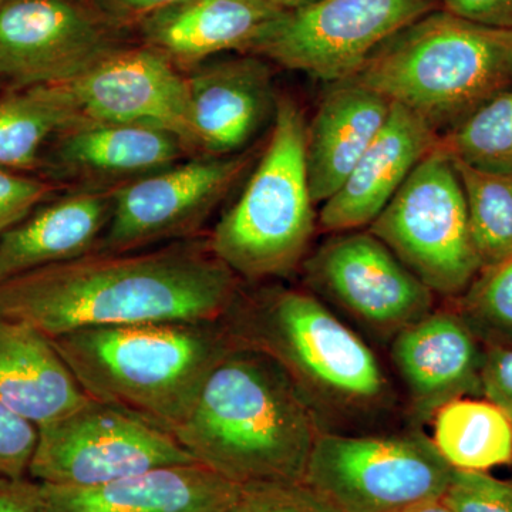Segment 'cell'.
Masks as SVG:
<instances>
[{
    "mask_svg": "<svg viewBox=\"0 0 512 512\" xmlns=\"http://www.w3.org/2000/svg\"><path fill=\"white\" fill-rule=\"evenodd\" d=\"M239 278L191 238L128 254H89L0 284V316L47 338L93 326L221 320L237 301Z\"/></svg>",
    "mask_w": 512,
    "mask_h": 512,
    "instance_id": "1",
    "label": "cell"
},
{
    "mask_svg": "<svg viewBox=\"0 0 512 512\" xmlns=\"http://www.w3.org/2000/svg\"><path fill=\"white\" fill-rule=\"evenodd\" d=\"M322 431L318 412L284 367L235 343L174 437L197 463L244 487L303 481Z\"/></svg>",
    "mask_w": 512,
    "mask_h": 512,
    "instance_id": "2",
    "label": "cell"
},
{
    "mask_svg": "<svg viewBox=\"0 0 512 512\" xmlns=\"http://www.w3.org/2000/svg\"><path fill=\"white\" fill-rule=\"evenodd\" d=\"M52 342L89 399L173 436L235 345L222 319L93 326Z\"/></svg>",
    "mask_w": 512,
    "mask_h": 512,
    "instance_id": "3",
    "label": "cell"
},
{
    "mask_svg": "<svg viewBox=\"0 0 512 512\" xmlns=\"http://www.w3.org/2000/svg\"><path fill=\"white\" fill-rule=\"evenodd\" d=\"M352 77L443 136L512 86V30L440 8L390 37Z\"/></svg>",
    "mask_w": 512,
    "mask_h": 512,
    "instance_id": "4",
    "label": "cell"
},
{
    "mask_svg": "<svg viewBox=\"0 0 512 512\" xmlns=\"http://www.w3.org/2000/svg\"><path fill=\"white\" fill-rule=\"evenodd\" d=\"M222 320L235 343L284 367L318 414L373 412L389 399L373 350L311 293L282 286L241 291Z\"/></svg>",
    "mask_w": 512,
    "mask_h": 512,
    "instance_id": "5",
    "label": "cell"
},
{
    "mask_svg": "<svg viewBox=\"0 0 512 512\" xmlns=\"http://www.w3.org/2000/svg\"><path fill=\"white\" fill-rule=\"evenodd\" d=\"M271 137L241 197L208 242L239 279L291 274L305 261L315 232V202L305 165L306 120L292 97L279 96Z\"/></svg>",
    "mask_w": 512,
    "mask_h": 512,
    "instance_id": "6",
    "label": "cell"
},
{
    "mask_svg": "<svg viewBox=\"0 0 512 512\" xmlns=\"http://www.w3.org/2000/svg\"><path fill=\"white\" fill-rule=\"evenodd\" d=\"M454 471L421 431L389 436L322 431L303 483L338 512H402L440 501Z\"/></svg>",
    "mask_w": 512,
    "mask_h": 512,
    "instance_id": "7",
    "label": "cell"
},
{
    "mask_svg": "<svg viewBox=\"0 0 512 512\" xmlns=\"http://www.w3.org/2000/svg\"><path fill=\"white\" fill-rule=\"evenodd\" d=\"M369 232L434 295H461L483 268L460 178L439 144L414 167Z\"/></svg>",
    "mask_w": 512,
    "mask_h": 512,
    "instance_id": "8",
    "label": "cell"
},
{
    "mask_svg": "<svg viewBox=\"0 0 512 512\" xmlns=\"http://www.w3.org/2000/svg\"><path fill=\"white\" fill-rule=\"evenodd\" d=\"M37 430L29 466L36 483L92 487L154 468L197 463L173 434L92 399Z\"/></svg>",
    "mask_w": 512,
    "mask_h": 512,
    "instance_id": "9",
    "label": "cell"
},
{
    "mask_svg": "<svg viewBox=\"0 0 512 512\" xmlns=\"http://www.w3.org/2000/svg\"><path fill=\"white\" fill-rule=\"evenodd\" d=\"M440 8V0H318L285 10L252 55L336 83L355 76L390 37Z\"/></svg>",
    "mask_w": 512,
    "mask_h": 512,
    "instance_id": "10",
    "label": "cell"
},
{
    "mask_svg": "<svg viewBox=\"0 0 512 512\" xmlns=\"http://www.w3.org/2000/svg\"><path fill=\"white\" fill-rule=\"evenodd\" d=\"M251 161L249 153L197 154L117 188L92 254H128L197 237Z\"/></svg>",
    "mask_w": 512,
    "mask_h": 512,
    "instance_id": "11",
    "label": "cell"
},
{
    "mask_svg": "<svg viewBox=\"0 0 512 512\" xmlns=\"http://www.w3.org/2000/svg\"><path fill=\"white\" fill-rule=\"evenodd\" d=\"M123 28L93 0H8L0 5V89L73 82L126 46Z\"/></svg>",
    "mask_w": 512,
    "mask_h": 512,
    "instance_id": "12",
    "label": "cell"
},
{
    "mask_svg": "<svg viewBox=\"0 0 512 512\" xmlns=\"http://www.w3.org/2000/svg\"><path fill=\"white\" fill-rule=\"evenodd\" d=\"M306 284L384 338L433 312L434 293L367 232H340L303 261Z\"/></svg>",
    "mask_w": 512,
    "mask_h": 512,
    "instance_id": "13",
    "label": "cell"
},
{
    "mask_svg": "<svg viewBox=\"0 0 512 512\" xmlns=\"http://www.w3.org/2000/svg\"><path fill=\"white\" fill-rule=\"evenodd\" d=\"M64 86L83 121L161 128L197 156L187 80L151 47L123 46Z\"/></svg>",
    "mask_w": 512,
    "mask_h": 512,
    "instance_id": "14",
    "label": "cell"
},
{
    "mask_svg": "<svg viewBox=\"0 0 512 512\" xmlns=\"http://www.w3.org/2000/svg\"><path fill=\"white\" fill-rule=\"evenodd\" d=\"M191 156L161 128L77 121L53 138L39 173L62 190L114 191Z\"/></svg>",
    "mask_w": 512,
    "mask_h": 512,
    "instance_id": "15",
    "label": "cell"
},
{
    "mask_svg": "<svg viewBox=\"0 0 512 512\" xmlns=\"http://www.w3.org/2000/svg\"><path fill=\"white\" fill-rule=\"evenodd\" d=\"M195 153L235 156L244 153L275 116L272 73L259 56L204 62L185 76Z\"/></svg>",
    "mask_w": 512,
    "mask_h": 512,
    "instance_id": "16",
    "label": "cell"
},
{
    "mask_svg": "<svg viewBox=\"0 0 512 512\" xmlns=\"http://www.w3.org/2000/svg\"><path fill=\"white\" fill-rule=\"evenodd\" d=\"M37 484L39 512H232L242 490L198 463L92 487Z\"/></svg>",
    "mask_w": 512,
    "mask_h": 512,
    "instance_id": "17",
    "label": "cell"
},
{
    "mask_svg": "<svg viewBox=\"0 0 512 512\" xmlns=\"http://www.w3.org/2000/svg\"><path fill=\"white\" fill-rule=\"evenodd\" d=\"M284 12L271 0H180L137 25L144 45L192 69L225 52L252 55Z\"/></svg>",
    "mask_w": 512,
    "mask_h": 512,
    "instance_id": "18",
    "label": "cell"
},
{
    "mask_svg": "<svg viewBox=\"0 0 512 512\" xmlns=\"http://www.w3.org/2000/svg\"><path fill=\"white\" fill-rule=\"evenodd\" d=\"M392 359L421 420L451 400L481 393L484 353L460 313L430 312L397 333Z\"/></svg>",
    "mask_w": 512,
    "mask_h": 512,
    "instance_id": "19",
    "label": "cell"
},
{
    "mask_svg": "<svg viewBox=\"0 0 512 512\" xmlns=\"http://www.w3.org/2000/svg\"><path fill=\"white\" fill-rule=\"evenodd\" d=\"M439 141L429 124L393 103L389 119L345 183L323 202L319 227L340 234L372 224Z\"/></svg>",
    "mask_w": 512,
    "mask_h": 512,
    "instance_id": "20",
    "label": "cell"
},
{
    "mask_svg": "<svg viewBox=\"0 0 512 512\" xmlns=\"http://www.w3.org/2000/svg\"><path fill=\"white\" fill-rule=\"evenodd\" d=\"M392 104L353 77L333 83L306 123V175L315 205L342 187L389 119Z\"/></svg>",
    "mask_w": 512,
    "mask_h": 512,
    "instance_id": "21",
    "label": "cell"
},
{
    "mask_svg": "<svg viewBox=\"0 0 512 512\" xmlns=\"http://www.w3.org/2000/svg\"><path fill=\"white\" fill-rule=\"evenodd\" d=\"M113 191L67 190L0 237V279L96 251L111 217Z\"/></svg>",
    "mask_w": 512,
    "mask_h": 512,
    "instance_id": "22",
    "label": "cell"
},
{
    "mask_svg": "<svg viewBox=\"0 0 512 512\" xmlns=\"http://www.w3.org/2000/svg\"><path fill=\"white\" fill-rule=\"evenodd\" d=\"M52 339L0 316V403L36 427L89 402Z\"/></svg>",
    "mask_w": 512,
    "mask_h": 512,
    "instance_id": "23",
    "label": "cell"
},
{
    "mask_svg": "<svg viewBox=\"0 0 512 512\" xmlns=\"http://www.w3.org/2000/svg\"><path fill=\"white\" fill-rule=\"evenodd\" d=\"M80 119L64 84L6 90L0 96V168L39 173L53 138Z\"/></svg>",
    "mask_w": 512,
    "mask_h": 512,
    "instance_id": "24",
    "label": "cell"
},
{
    "mask_svg": "<svg viewBox=\"0 0 512 512\" xmlns=\"http://www.w3.org/2000/svg\"><path fill=\"white\" fill-rule=\"evenodd\" d=\"M433 443L456 470L487 471L512 463V424L488 400H451L433 414Z\"/></svg>",
    "mask_w": 512,
    "mask_h": 512,
    "instance_id": "25",
    "label": "cell"
},
{
    "mask_svg": "<svg viewBox=\"0 0 512 512\" xmlns=\"http://www.w3.org/2000/svg\"><path fill=\"white\" fill-rule=\"evenodd\" d=\"M451 160L466 197L471 237L481 266L500 264L512 256V174L488 173Z\"/></svg>",
    "mask_w": 512,
    "mask_h": 512,
    "instance_id": "26",
    "label": "cell"
},
{
    "mask_svg": "<svg viewBox=\"0 0 512 512\" xmlns=\"http://www.w3.org/2000/svg\"><path fill=\"white\" fill-rule=\"evenodd\" d=\"M439 146L477 170L512 174V86L440 136Z\"/></svg>",
    "mask_w": 512,
    "mask_h": 512,
    "instance_id": "27",
    "label": "cell"
},
{
    "mask_svg": "<svg viewBox=\"0 0 512 512\" xmlns=\"http://www.w3.org/2000/svg\"><path fill=\"white\" fill-rule=\"evenodd\" d=\"M461 295L460 316L477 338L512 345V256L481 269Z\"/></svg>",
    "mask_w": 512,
    "mask_h": 512,
    "instance_id": "28",
    "label": "cell"
},
{
    "mask_svg": "<svg viewBox=\"0 0 512 512\" xmlns=\"http://www.w3.org/2000/svg\"><path fill=\"white\" fill-rule=\"evenodd\" d=\"M441 503L451 512H512V483L487 471H454Z\"/></svg>",
    "mask_w": 512,
    "mask_h": 512,
    "instance_id": "29",
    "label": "cell"
},
{
    "mask_svg": "<svg viewBox=\"0 0 512 512\" xmlns=\"http://www.w3.org/2000/svg\"><path fill=\"white\" fill-rule=\"evenodd\" d=\"M232 512H338L303 481L244 485Z\"/></svg>",
    "mask_w": 512,
    "mask_h": 512,
    "instance_id": "30",
    "label": "cell"
},
{
    "mask_svg": "<svg viewBox=\"0 0 512 512\" xmlns=\"http://www.w3.org/2000/svg\"><path fill=\"white\" fill-rule=\"evenodd\" d=\"M59 191L46 178L0 168V237Z\"/></svg>",
    "mask_w": 512,
    "mask_h": 512,
    "instance_id": "31",
    "label": "cell"
},
{
    "mask_svg": "<svg viewBox=\"0 0 512 512\" xmlns=\"http://www.w3.org/2000/svg\"><path fill=\"white\" fill-rule=\"evenodd\" d=\"M39 439L35 424L0 403V477L25 478Z\"/></svg>",
    "mask_w": 512,
    "mask_h": 512,
    "instance_id": "32",
    "label": "cell"
},
{
    "mask_svg": "<svg viewBox=\"0 0 512 512\" xmlns=\"http://www.w3.org/2000/svg\"><path fill=\"white\" fill-rule=\"evenodd\" d=\"M481 393L500 407L512 424V345H490L484 353Z\"/></svg>",
    "mask_w": 512,
    "mask_h": 512,
    "instance_id": "33",
    "label": "cell"
},
{
    "mask_svg": "<svg viewBox=\"0 0 512 512\" xmlns=\"http://www.w3.org/2000/svg\"><path fill=\"white\" fill-rule=\"evenodd\" d=\"M453 15L490 28L512 30V0H440Z\"/></svg>",
    "mask_w": 512,
    "mask_h": 512,
    "instance_id": "34",
    "label": "cell"
},
{
    "mask_svg": "<svg viewBox=\"0 0 512 512\" xmlns=\"http://www.w3.org/2000/svg\"><path fill=\"white\" fill-rule=\"evenodd\" d=\"M0 512H39V484L0 477Z\"/></svg>",
    "mask_w": 512,
    "mask_h": 512,
    "instance_id": "35",
    "label": "cell"
},
{
    "mask_svg": "<svg viewBox=\"0 0 512 512\" xmlns=\"http://www.w3.org/2000/svg\"><path fill=\"white\" fill-rule=\"evenodd\" d=\"M93 2L101 12L124 26L130 22L137 23L148 13L180 0H93Z\"/></svg>",
    "mask_w": 512,
    "mask_h": 512,
    "instance_id": "36",
    "label": "cell"
},
{
    "mask_svg": "<svg viewBox=\"0 0 512 512\" xmlns=\"http://www.w3.org/2000/svg\"><path fill=\"white\" fill-rule=\"evenodd\" d=\"M271 2L284 10H296L312 5V3L318 2V0H271Z\"/></svg>",
    "mask_w": 512,
    "mask_h": 512,
    "instance_id": "37",
    "label": "cell"
},
{
    "mask_svg": "<svg viewBox=\"0 0 512 512\" xmlns=\"http://www.w3.org/2000/svg\"><path fill=\"white\" fill-rule=\"evenodd\" d=\"M402 512H451L448 510L446 505L441 501H433V503H427L423 505H417V507L409 508V510Z\"/></svg>",
    "mask_w": 512,
    "mask_h": 512,
    "instance_id": "38",
    "label": "cell"
},
{
    "mask_svg": "<svg viewBox=\"0 0 512 512\" xmlns=\"http://www.w3.org/2000/svg\"><path fill=\"white\" fill-rule=\"evenodd\" d=\"M5 2H8V0H0V5H2V3H5Z\"/></svg>",
    "mask_w": 512,
    "mask_h": 512,
    "instance_id": "39",
    "label": "cell"
},
{
    "mask_svg": "<svg viewBox=\"0 0 512 512\" xmlns=\"http://www.w3.org/2000/svg\"><path fill=\"white\" fill-rule=\"evenodd\" d=\"M0 284H2V279H0Z\"/></svg>",
    "mask_w": 512,
    "mask_h": 512,
    "instance_id": "40",
    "label": "cell"
}]
</instances>
